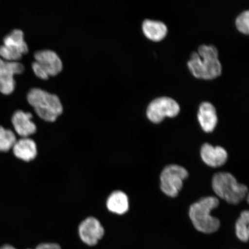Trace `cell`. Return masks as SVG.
<instances>
[{
  "label": "cell",
  "mask_w": 249,
  "mask_h": 249,
  "mask_svg": "<svg viewBox=\"0 0 249 249\" xmlns=\"http://www.w3.org/2000/svg\"><path fill=\"white\" fill-rule=\"evenodd\" d=\"M188 65L193 75L199 79H213L222 73L217 50L212 45L199 47L198 53H193Z\"/></svg>",
  "instance_id": "1"
},
{
  "label": "cell",
  "mask_w": 249,
  "mask_h": 249,
  "mask_svg": "<svg viewBox=\"0 0 249 249\" xmlns=\"http://www.w3.org/2000/svg\"><path fill=\"white\" fill-rule=\"evenodd\" d=\"M219 205L218 198L210 196L202 198L191 205L189 217L196 230L205 233L217 231L220 226V221L212 216L211 213Z\"/></svg>",
  "instance_id": "2"
},
{
  "label": "cell",
  "mask_w": 249,
  "mask_h": 249,
  "mask_svg": "<svg viewBox=\"0 0 249 249\" xmlns=\"http://www.w3.org/2000/svg\"><path fill=\"white\" fill-rule=\"evenodd\" d=\"M27 100L36 114L47 122H54L63 111L58 96L42 89H31L28 93Z\"/></svg>",
  "instance_id": "3"
},
{
  "label": "cell",
  "mask_w": 249,
  "mask_h": 249,
  "mask_svg": "<svg viewBox=\"0 0 249 249\" xmlns=\"http://www.w3.org/2000/svg\"><path fill=\"white\" fill-rule=\"evenodd\" d=\"M212 186L217 196L229 204L240 203L248 195V187L238 182L231 174L218 173L213 177Z\"/></svg>",
  "instance_id": "4"
},
{
  "label": "cell",
  "mask_w": 249,
  "mask_h": 249,
  "mask_svg": "<svg viewBox=\"0 0 249 249\" xmlns=\"http://www.w3.org/2000/svg\"><path fill=\"white\" fill-rule=\"evenodd\" d=\"M36 61L32 64L33 70L39 79L47 80L49 76H55L60 73L63 64L59 56L49 50L36 52L34 54Z\"/></svg>",
  "instance_id": "5"
},
{
  "label": "cell",
  "mask_w": 249,
  "mask_h": 249,
  "mask_svg": "<svg viewBox=\"0 0 249 249\" xmlns=\"http://www.w3.org/2000/svg\"><path fill=\"white\" fill-rule=\"evenodd\" d=\"M189 176L184 167L171 164L164 168L160 174V189L170 197H176L183 187V181Z\"/></svg>",
  "instance_id": "6"
},
{
  "label": "cell",
  "mask_w": 249,
  "mask_h": 249,
  "mask_svg": "<svg viewBox=\"0 0 249 249\" xmlns=\"http://www.w3.org/2000/svg\"><path fill=\"white\" fill-rule=\"evenodd\" d=\"M28 52L29 48L24 39L23 32L18 29L12 31L6 36L4 45L0 46V57L7 61L19 60Z\"/></svg>",
  "instance_id": "7"
},
{
  "label": "cell",
  "mask_w": 249,
  "mask_h": 249,
  "mask_svg": "<svg viewBox=\"0 0 249 249\" xmlns=\"http://www.w3.org/2000/svg\"><path fill=\"white\" fill-rule=\"evenodd\" d=\"M179 106L174 99L161 97L155 99L149 105L147 116L151 122L158 124L165 117H176L179 113Z\"/></svg>",
  "instance_id": "8"
},
{
  "label": "cell",
  "mask_w": 249,
  "mask_h": 249,
  "mask_svg": "<svg viewBox=\"0 0 249 249\" xmlns=\"http://www.w3.org/2000/svg\"><path fill=\"white\" fill-rule=\"evenodd\" d=\"M24 71L22 64L18 61H7L0 58V92L9 95L15 89V74Z\"/></svg>",
  "instance_id": "9"
},
{
  "label": "cell",
  "mask_w": 249,
  "mask_h": 249,
  "mask_svg": "<svg viewBox=\"0 0 249 249\" xmlns=\"http://www.w3.org/2000/svg\"><path fill=\"white\" fill-rule=\"evenodd\" d=\"M79 234L81 240L92 247L97 244L104 236L105 229L100 221L95 217L90 216L80 224Z\"/></svg>",
  "instance_id": "10"
},
{
  "label": "cell",
  "mask_w": 249,
  "mask_h": 249,
  "mask_svg": "<svg viewBox=\"0 0 249 249\" xmlns=\"http://www.w3.org/2000/svg\"><path fill=\"white\" fill-rule=\"evenodd\" d=\"M33 115L28 112L18 110L12 118V123L18 135L23 138H29L36 132V126L32 121Z\"/></svg>",
  "instance_id": "11"
},
{
  "label": "cell",
  "mask_w": 249,
  "mask_h": 249,
  "mask_svg": "<svg viewBox=\"0 0 249 249\" xmlns=\"http://www.w3.org/2000/svg\"><path fill=\"white\" fill-rule=\"evenodd\" d=\"M200 155L204 162L212 167L223 166L228 158V154L225 148L219 146L213 147L208 143L202 146Z\"/></svg>",
  "instance_id": "12"
},
{
  "label": "cell",
  "mask_w": 249,
  "mask_h": 249,
  "mask_svg": "<svg viewBox=\"0 0 249 249\" xmlns=\"http://www.w3.org/2000/svg\"><path fill=\"white\" fill-rule=\"evenodd\" d=\"M12 149L16 157L27 162L35 160L38 155L36 143L30 138L17 140Z\"/></svg>",
  "instance_id": "13"
},
{
  "label": "cell",
  "mask_w": 249,
  "mask_h": 249,
  "mask_svg": "<svg viewBox=\"0 0 249 249\" xmlns=\"http://www.w3.org/2000/svg\"><path fill=\"white\" fill-rule=\"evenodd\" d=\"M198 120L204 132H213L217 123L215 108L209 102L202 103L199 108Z\"/></svg>",
  "instance_id": "14"
},
{
  "label": "cell",
  "mask_w": 249,
  "mask_h": 249,
  "mask_svg": "<svg viewBox=\"0 0 249 249\" xmlns=\"http://www.w3.org/2000/svg\"><path fill=\"white\" fill-rule=\"evenodd\" d=\"M107 207L111 213L119 215L124 214L129 210L128 197L122 191H116L112 192L107 199Z\"/></svg>",
  "instance_id": "15"
},
{
  "label": "cell",
  "mask_w": 249,
  "mask_h": 249,
  "mask_svg": "<svg viewBox=\"0 0 249 249\" xmlns=\"http://www.w3.org/2000/svg\"><path fill=\"white\" fill-rule=\"evenodd\" d=\"M142 31L148 39L159 42L166 36L167 28L161 21L146 20L142 24Z\"/></svg>",
  "instance_id": "16"
},
{
  "label": "cell",
  "mask_w": 249,
  "mask_h": 249,
  "mask_svg": "<svg viewBox=\"0 0 249 249\" xmlns=\"http://www.w3.org/2000/svg\"><path fill=\"white\" fill-rule=\"evenodd\" d=\"M249 211H244L242 212L240 217L236 221L235 230L236 236L243 242H247L249 240Z\"/></svg>",
  "instance_id": "17"
},
{
  "label": "cell",
  "mask_w": 249,
  "mask_h": 249,
  "mask_svg": "<svg viewBox=\"0 0 249 249\" xmlns=\"http://www.w3.org/2000/svg\"><path fill=\"white\" fill-rule=\"evenodd\" d=\"M17 137L12 130L0 126V151L7 152L14 147Z\"/></svg>",
  "instance_id": "18"
},
{
  "label": "cell",
  "mask_w": 249,
  "mask_h": 249,
  "mask_svg": "<svg viewBox=\"0 0 249 249\" xmlns=\"http://www.w3.org/2000/svg\"><path fill=\"white\" fill-rule=\"evenodd\" d=\"M249 12L246 11L239 15L236 20V26L240 32L245 34L249 33Z\"/></svg>",
  "instance_id": "19"
},
{
  "label": "cell",
  "mask_w": 249,
  "mask_h": 249,
  "mask_svg": "<svg viewBox=\"0 0 249 249\" xmlns=\"http://www.w3.org/2000/svg\"><path fill=\"white\" fill-rule=\"evenodd\" d=\"M35 249H61L58 244L53 243H45L40 244Z\"/></svg>",
  "instance_id": "20"
},
{
  "label": "cell",
  "mask_w": 249,
  "mask_h": 249,
  "mask_svg": "<svg viewBox=\"0 0 249 249\" xmlns=\"http://www.w3.org/2000/svg\"><path fill=\"white\" fill-rule=\"evenodd\" d=\"M0 249H16L14 247H12L11 245H5L3 246L2 247L0 248Z\"/></svg>",
  "instance_id": "21"
}]
</instances>
